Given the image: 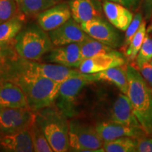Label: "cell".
Instances as JSON below:
<instances>
[{
    "label": "cell",
    "mask_w": 152,
    "mask_h": 152,
    "mask_svg": "<svg viewBox=\"0 0 152 152\" xmlns=\"http://www.w3.org/2000/svg\"><path fill=\"white\" fill-rule=\"evenodd\" d=\"M9 81L21 89L28 108L34 112L55 103L61 84L25 69L20 64V57Z\"/></svg>",
    "instance_id": "cell-1"
},
{
    "label": "cell",
    "mask_w": 152,
    "mask_h": 152,
    "mask_svg": "<svg viewBox=\"0 0 152 152\" xmlns=\"http://www.w3.org/2000/svg\"><path fill=\"white\" fill-rule=\"evenodd\" d=\"M128 80L127 96L140 126L152 136V91L141 74L132 66L126 67Z\"/></svg>",
    "instance_id": "cell-2"
},
{
    "label": "cell",
    "mask_w": 152,
    "mask_h": 152,
    "mask_svg": "<svg viewBox=\"0 0 152 152\" xmlns=\"http://www.w3.org/2000/svg\"><path fill=\"white\" fill-rule=\"evenodd\" d=\"M56 104L35 112V121L55 152L69 151V122Z\"/></svg>",
    "instance_id": "cell-3"
},
{
    "label": "cell",
    "mask_w": 152,
    "mask_h": 152,
    "mask_svg": "<svg viewBox=\"0 0 152 152\" xmlns=\"http://www.w3.org/2000/svg\"><path fill=\"white\" fill-rule=\"evenodd\" d=\"M14 43L19 56L30 61H39L54 48L48 33L35 24L20 30Z\"/></svg>",
    "instance_id": "cell-4"
},
{
    "label": "cell",
    "mask_w": 152,
    "mask_h": 152,
    "mask_svg": "<svg viewBox=\"0 0 152 152\" xmlns=\"http://www.w3.org/2000/svg\"><path fill=\"white\" fill-rule=\"evenodd\" d=\"M69 151H104V142L96 128L90 123L78 119L69 122Z\"/></svg>",
    "instance_id": "cell-5"
},
{
    "label": "cell",
    "mask_w": 152,
    "mask_h": 152,
    "mask_svg": "<svg viewBox=\"0 0 152 152\" xmlns=\"http://www.w3.org/2000/svg\"><path fill=\"white\" fill-rule=\"evenodd\" d=\"M92 83L86 73L80 76L71 77L61 84L58 97L55 103L57 107L68 118L75 116L77 113L76 103L83 89Z\"/></svg>",
    "instance_id": "cell-6"
},
{
    "label": "cell",
    "mask_w": 152,
    "mask_h": 152,
    "mask_svg": "<svg viewBox=\"0 0 152 152\" xmlns=\"http://www.w3.org/2000/svg\"><path fill=\"white\" fill-rule=\"evenodd\" d=\"M35 117V112L29 108H0V134L28 129Z\"/></svg>",
    "instance_id": "cell-7"
},
{
    "label": "cell",
    "mask_w": 152,
    "mask_h": 152,
    "mask_svg": "<svg viewBox=\"0 0 152 152\" xmlns=\"http://www.w3.org/2000/svg\"><path fill=\"white\" fill-rule=\"evenodd\" d=\"M82 29L90 37L105 44L113 49H117L123 44L121 34L113 25L103 18H97L82 23Z\"/></svg>",
    "instance_id": "cell-8"
},
{
    "label": "cell",
    "mask_w": 152,
    "mask_h": 152,
    "mask_svg": "<svg viewBox=\"0 0 152 152\" xmlns=\"http://www.w3.org/2000/svg\"><path fill=\"white\" fill-rule=\"evenodd\" d=\"M20 64L27 71L59 83H62L71 77L80 76L83 74L79 71L72 69V68L66 67L59 64L53 63H39L37 61L25 59L20 56Z\"/></svg>",
    "instance_id": "cell-9"
},
{
    "label": "cell",
    "mask_w": 152,
    "mask_h": 152,
    "mask_svg": "<svg viewBox=\"0 0 152 152\" xmlns=\"http://www.w3.org/2000/svg\"><path fill=\"white\" fill-rule=\"evenodd\" d=\"M125 58L121 52L114 49L105 54H97L84 59L78 70L83 73L90 74L105 71L109 68L123 66Z\"/></svg>",
    "instance_id": "cell-10"
},
{
    "label": "cell",
    "mask_w": 152,
    "mask_h": 152,
    "mask_svg": "<svg viewBox=\"0 0 152 152\" xmlns=\"http://www.w3.org/2000/svg\"><path fill=\"white\" fill-rule=\"evenodd\" d=\"M48 35L54 47L81 42L89 37L72 17L58 28L49 31Z\"/></svg>",
    "instance_id": "cell-11"
},
{
    "label": "cell",
    "mask_w": 152,
    "mask_h": 152,
    "mask_svg": "<svg viewBox=\"0 0 152 152\" xmlns=\"http://www.w3.org/2000/svg\"><path fill=\"white\" fill-rule=\"evenodd\" d=\"M44 60L66 67L78 68L84 60L81 55L80 42L56 47L47 53Z\"/></svg>",
    "instance_id": "cell-12"
},
{
    "label": "cell",
    "mask_w": 152,
    "mask_h": 152,
    "mask_svg": "<svg viewBox=\"0 0 152 152\" xmlns=\"http://www.w3.org/2000/svg\"><path fill=\"white\" fill-rule=\"evenodd\" d=\"M71 18L68 4L58 3L37 15L39 26L46 32L58 28Z\"/></svg>",
    "instance_id": "cell-13"
},
{
    "label": "cell",
    "mask_w": 152,
    "mask_h": 152,
    "mask_svg": "<svg viewBox=\"0 0 152 152\" xmlns=\"http://www.w3.org/2000/svg\"><path fill=\"white\" fill-rule=\"evenodd\" d=\"M95 128L104 142L125 137L137 138L146 134L140 127L128 126L113 121L99 123Z\"/></svg>",
    "instance_id": "cell-14"
},
{
    "label": "cell",
    "mask_w": 152,
    "mask_h": 152,
    "mask_svg": "<svg viewBox=\"0 0 152 152\" xmlns=\"http://www.w3.org/2000/svg\"><path fill=\"white\" fill-rule=\"evenodd\" d=\"M71 17L79 24L92 19L103 18L100 0H70Z\"/></svg>",
    "instance_id": "cell-15"
},
{
    "label": "cell",
    "mask_w": 152,
    "mask_h": 152,
    "mask_svg": "<svg viewBox=\"0 0 152 152\" xmlns=\"http://www.w3.org/2000/svg\"><path fill=\"white\" fill-rule=\"evenodd\" d=\"M0 151H34L29 128L19 132L0 134Z\"/></svg>",
    "instance_id": "cell-16"
},
{
    "label": "cell",
    "mask_w": 152,
    "mask_h": 152,
    "mask_svg": "<svg viewBox=\"0 0 152 152\" xmlns=\"http://www.w3.org/2000/svg\"><path fill=\"white\" fill-rule=\"evenodd\" d=\"M111 121L132 127H140L127 94L118 95L111 110Z\"/></svg>",
    "instance_id": "cell-17"
},
{
    "label": "cell",
    "mask_w": 152,
    "mask_h": 152,
    "mask_svg": "<svg viewBox=\"0 0 152 152\" xmlns=\"http://www.w3.org/2000/svg\"><path fill=\"white\" fill-rule=\"evenodd\" d=\"M102 9L108 20L116 29L121 31L127 30L133 18L132 12L128 8L118 3L104 0Z\"/></svg>",
    "instance_id": "cell-18"
},
{
    "label": "cell",
    "mask_w": 152,
    "mask_h": 152,
    "mask_svg": "<svg viewBox=\"0 0 152 152\" xmlns=\"http://www.w3.org/2000/svg\"><path fill=\"white\" fill-rule=\"evenodd\" d=\"M0 108H28L24 93L16 83L0 82Z\"/></svg>",
    "instance_id": "cell-19"
},
{
    "label": "cell",
    "mask_w": 152,
    "mask_h": 152,
    "mask_svg": "<svg viewBox=\"0 0 152 152\" xmlns=\"http://www.w3.org/2000/svg\"><path fill=\"white\" fill-rule=\"evenodd\" d=\"M91 82L107 81L113 83L121 90L123 94H127L128 90V80L126 68L123 66H117L98 72V73L87 74Z\"/></svg>",
    "instance_id": "cell-20"
},
{
    "label": "cell",
    "mask_w": 152,
    "mask_h": 152,
    "mask_svg": "<svg viewBox=\"0 0 152 152\" xmlns=\"http://www.w3.org/2000/svg\"><path fill=\"white\" fill-rule=\"evenodd\" d=\"M19 57L14 48V40L0 43V82L10 80Z\"/></svg>",
    "instance_id": "cell-21"
},
{
    "label": "cell",
    "mask_w": 152,
    "mask_h": 152,
    "mask_svg": "<svg viewBox=\"0 0 152 152\" xmlns=\"http://www.w3.org/2000/svg\"><path fill=\"white\" fill-rule=\"evenodd\" d=\"M60 1L61 0H15L19 12L27 16L37 15L45 9L60 3Z\"/></svg>",
    "instance_id": "cell-22"
},
{
    "label": "cell",
    "mask_w": 152,
    "mask_h": 152,
    "mask_svg": "<svg viewBox=\"0 0 152 152\" xmlns=\"http://www.w3.org/2000/svg\"><path fill=\"white\" fill-rule=\"evenodd\" d=\"M23 19L17 16L0 23V43L13 41L23 28Z\"/></svg>",
    "instance_id": "cell-23"
},
{
    "label": "cell",
    "mask_w": 152,
    "mask_h": 152,
    "mask_svg": "<svg viewBox=\"0 0 152 152\" xmlns=\"http://www.w3.org/2000/svg\"><path fill=\"white\" fill-rule=\"evenodd\" d=\"M114 49H113L90 36L80 42L81 55L83 59H86L97 54L112 52Z\"/></svg>",
    "instance_id": "cell-24"
},
{
    "label": "cell",
    "mask_w": 152,
    "mask_h": 152,
    "mask_svg": "<svg viewBox=\"0 0 152 152\" xmlns=\"http://www.w3.org/2000/svg\"><path fill=\"white\" fill-rule=\"evenodd\" d=\"M137 140L134 137H125L104 142L105 152H136Z\"/></svg>",
    "instance_id": "cell-25"
},
{
    "label": "cell",
    "mask_w": 152,
    "mask_h": 152,
    "mask_svg": "<svg viewBox=\"0 0 152 152\" xmlns=\"http://www.w3.org/2000/svg\"><path fill=\"white\" fill-rule=\"evenodd\" d=\"M30 137L34 151L35 152H53L52 148L47 141L46 137L41 128L37 125L35 119L29 128Z\"/></svg>",
    "instance_id": "cell-26"
},
{
    "label": "cell",
    "mask_w": 152,
    "mask_h": 152,
    "mask_svg": "<svg viewBox=\"0 0 152 152\" xmlns=\"http://www.w3.org/2000/svg\"><path fill=\"white\" fill-rule=\"evenodd\" d=\"M146 34H147V22L144 19L135 35L132 37V40L126 48L125 56L128 60L132 61L136 58L137 55L144 42Z\"/></svg>",
    "instance_id": "cell-27"
},
{
    "label": "cell",
    "mask_w": 152,
    "mask_h": 152,
    "mask_svg": "<svg viewBox=\"0 0 152 152\" xmlns=\"http://www.w3.org/2000/svg\"><path fill=\"white\" fill-rule=\"evenodd\" d=\"M152 59V37L146 35L142 45L136 56V64L138 68Z\"/></svg>",
    "instance_id": "cell-28"
},
{
    "label": "cell",
    "mask_w": 152,
    "mask_h": 152,
    "mask_svg": "<svg viewBox=\"0 0 152 152\" xmlns=\"http://www.w3.org/2000/svg\"><path fill=\"white\" fill-rule=\"evenodd\" d=\"M15 0H0V23L17 16Z\"/></svg>",
    "instance_id": "cell-29"
},
{
    "label": "cell",
    "mask_w": 152,
    "mask_h": 152,
    "mask_svg": "<svg viewBox=\"0 0 152 152\" xmlns=\"http://www.w3.org/2000/svg\"><path fill=\"white\" fill-rule=\"evenodd\" d=\"M143 14L140 12L137 13L134 15V16L133 17L130 26H128V28L125 30V39L124 41H123V46H124L125 49H126V48L129 45V44H130L131 40H132V37L135 35V33L137 31L139 28H140V25H141L142 22L143 21Z\"/></svg>",
    "instance_id": "cell-30"
},
{
    "label": "cell",
    "mask_w": 152,
    "mask_h": 152,
    "mask_svg": "<svg viewBox=\"0 0 152 152\" xmlns=\"http://www.w3.org/2000/svg\"><path fill=\"white\" fill-rule=\"evenodd\" d=\"M136 140V152H152V137H147L144 135Z\"/></svg>",
    "instance_id": "cell-31"
},
{
    "label": "cell",
    "mask_w": 152,
    "mask_h": 152,
    "mask_svg": "<svg viewBox=\"0 0 152 152\" xmlns=\"http://www.w3.org/2000/svg\"><path fill=\"white\" fill-rule=\"evenodd\" d=\"M139 69L144 80L147 82L148 85L152 88V64L151 62L146 63Z\"/></svg>",
    "instance_id": "cell-32"
},
{
    "label": "cell",
    "mask_w": 152,
    "mask_h": 152,
    "mask_svg": "<svg viewBox=\"0 0 152 152\" xmlns=\"http://www.w3.org/2000/svg\"><path fill=\"white\" fill-rule=\"evenodd\" d=\"M142 10L144 20H150L152 17V0H143L142 1Z\"/></svg>",
    "instance_id": "cell-33"
},
{
    "label": "cell",
    "mask_w": 152,
    "mask_h": 152,
    "mask_svg": "<svg viewBox=\"0 0 152 152\" xmlns=\"http://www.w3.org/2000/svg\"><path fill=\"white\" fill-rule=\"evenodd\" d=\"M105 1H113V2L118 3L124 6L125 7L129 9H134L137 7L140 0H105Z\"/></svg>",
    "instance_id": "cell-34"
},
{
    "label": "cell",
    "mask_w": 152,
    "mask_h": 152,
    "mask_svg": "<svg viewBox=\"0 0 152 152\" xmlns=\"http://www.w3.org/2000/svg\"><path fill=\"white\" fill-rule=\"evenodd\" d=\"M150 62H151V64H152V59H151V61H150Z\"/></svg>",
    "instance_id": "cell-35"
},
{
    "label": "cell",
    "mask_w": 152,
    "mask_h": 152,
    "mask_svg": "<svg viewBox=\"0 0 152 152\" xmlns=\"http://www.w3.org/2000/svg\"><path fill=\"white\" fill-rule=\"evenodd\" d=\"M151 91H152V88H151Z\"/></svg>",
    "instance_id": "cell-36"
}]
</instances>
